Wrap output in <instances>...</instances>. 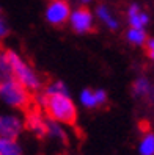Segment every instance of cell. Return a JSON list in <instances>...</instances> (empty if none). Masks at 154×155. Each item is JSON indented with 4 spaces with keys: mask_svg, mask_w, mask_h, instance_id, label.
<instances>
[{
    "mask_svg": "<svg viewBox=\"0 0 154 155\" xmlns=\"http://www.w3.org/2000/svg\"><path fill=\"white\" fill-rule=\"evenodd\" d=\"M24 125H25V130H29L32 135L36 136V138H46L47 116L36 105H32L29 110H25Z\"/></svg>",
    "mask_w": 154,
    "mask_h": 155,
    "instance_id": "277c9868",
    "label": "cell"
},
{
    "mask_svg": "<svg viewBox=\"0 0 154 155\" xmlns=\"http://www.w3.org/2000/svg\"><path fill=\"white\" fill-rule=\"evenodd\" d=\"M0 99L16 110H29L33 105V96L24 85H21L16 78L0 81Z\"/></svg>",
    "mask_w": 154,
    "mask_h": 155,
    "instance_id": "3957f363",
    "label": "cell"
},
{
    "mask_svg": "<svg viewBox=\"0 0 154 155\" xmlns=\"http://www.w3.org/2000/svg\"><path fill=\"white\" fill-rule=\"evenodd\" d=\"M80 104L88 110H93V108L102 107L107 104V93L104 89H84L80 93Z\"/></svg>",
    "mask_w": 154,
    "mask_h": 155,
    "instance_id": "ba28073f",
    "label": "cell"
},
{
    "mask_svg": "<svg viewBox=\"0 0 154 155\" xmlns=\"http://www.w3.org/2000/svg\"><path fill=\"white\" fill-rule=\"evenodd\" d=\"M128 22L132 28H145L149 22V16L146 11L142 10V6L137 3H132L128 8Z\"/></svg>",
    "mask_w": 154,
    "mask_h": 155,
    "instance_id": "9c48e42d",
    "label": "cell"
},
{
    "mask_svg": "<svg viewBox=\"0 0 154 155\" xmlns=\"http://www.w3.org/2000/svg\"><path fill=\"white\" fill-rule=\"evenodd\" d=\"M145 47H146V55L149 60L154 61V38H148L145 42Z\"/></svg>",
    "mask_w": 154,
    "mask_h": 155,
    "instance_id": "d6986e66",
    "label": "cell"
},
{
    "mask_svg": "<svg viewBox=\"0 0 154 155\" xmlns=\"http://www.w3.org/2000/svg\"><path fill=\"white\" fill-rule=\"evenodd\" d=\"M96 16L107 28H110V30L118 28V21H116V17L112 14V11L108 10L105 5H98L96 6Z\"/></svg>",
    "mask_w": 154,
    "mask_h": 155,
    "instance_id": "8fae6325",
    "label": "cell"
},
{
    "mask_svg": "<svg viewBox=\"0 0 154 155\" xmlns=\"http://www.w3.org/2000/svg\"><path fill=\"white\" fill-rule=\"evenodd\" d=\"M139 153L140 155H154V133L146 132L139 141Z\"/></svg>",
    "mask_w": 154,
    "mask_h": 155,
    "instance_id": "9a60e30c",
    "label": "cell"
},
{
    "mask_svg": "<svg viewBox=\"0 0 154 155\" xmlns=\"http://www.w3.org/2000/svg\"><path fill=\"white\" fill-rule=\"evenodd\" d=\"M69 24L71 28L76 33L85 35V33H91L94 30V17L93 13L85 6H80L77 10H74L69 14Z\"/></svg>",
    "mask_w": 154,
    "mask_h": 155,
    "instance_id": "8992f818",
    "label": "cell"
},
{
    "mask_svg": "<svg viewBox=\"0 0 154 155\" xmlns=\"http://www.w3.org/2000/svg\"><path fill=\"white\" fill-rule=\"evenodd\" d=\"M149 96H151V97L154 99V88H151V93H149Z\"/></svg>",
    "mask_w": 154,
    "mask_h": 155,
    "instance_id": "44dd1931",
    "label": "cell"
},
{
    "mask_svg": "<svg viewBox=\"0 0 154 155\" xmlns=\"http://www.w3.org/2000/svg\"><path fill=\"white\" fill-rule=\"evenodd\" d=\"M0 155H24V150L17 140L0 138Z\"/></svg>",
    "mask_w": 154,
    "mask_h": 155,
    "instance_id": "7c38bea8",
    "label": "cell"
},
{
    "mask_svg": "<svg viewBox=\"0 0 154 155\" xmlns=\"http://www.w3.org/2000/svg\"><path fill=\"white\" fill-rule=\"evenodd\" d=\"M24 130V117L17 114H0V138L19 140Z\"/></svg>",
    "mask_w": 154,
    "mask_h": 155,
    "instance_id": "5b68a950",
    "label": "cell"
},
{
    "mask_svg": "<svg viewBox=\"0 0 154 155\" xmlns=\"http://www.w3.org/2000/svg\"><path fill=\"white\" fill-rule=\"evenodd\" d=\"M5 53H6L8 61H10L13 77L19 81L21 85H24L30 93H39L43 89V81H41L39 75L36 74V71L16 50L5 49Z\"/></svg>",
    "mask_w": 154,
    "mask_h": 155,
    "instance_id": "7a4b0ae2",
    "label": "cell"
},
{
    "mask_svg": "<svg viewBox=\"0 0 154 155\" xmlns=\"http://www.w3.org/2000/svg\"><path fill=\"white\" fill-rule=\"evenodd\" d=\"M151 83L148 78L145 77H139L135 78V81L132 83V94L135 97H145V96H149L151 93Z\"/></svg>",
    "mask_w": 154,
    "mask_h": 155,
    "instance_id": "5bb4252c",
    "label": "cell"
},
{
    "mask_svg": "<svg viewBox=\"0 0 154 155\" xmlns=\"http://www.w3.org/2000/svg\"><path fill=\"white\" fill-rule=\"evenodd\" d=\"M10 78H14L10 61L6 58L5 50H0V81H5V80H10Z\"/></svg>",
    "mask_w": 154,
    "mask_h": 155,
    "instance_id": "2e32d148",
    "label": "cell"
},
{
    "mask_svg": "<svg viewBox=\"0 0 154 155\" xmlns=\"http://www.w3.org/2000/svg\"><path fill=\"white\" fill-rule=\"evenodd\" d=\"M43 93L44 94H69V89H68V86L63 83V81L55 80V81H50Z\"/></svg>",
    "mask_w": 154,
    "mask_h": 155,
    "instance_id": "e0dca14e",
    "label": "cell"
},
{
    "mask_svg": "<svg viewBox=\"0 0 154 155\" xmlns=\"http://www.w3.org/2000/svg\"><path fill=\"white\" fill-rule=\"evenodd\" d=\"M46 138L47 140H52V141H57V143H61V144H66L68 143V130L66 127L50 119V117H47V130H46Z\"/></svg>",
    "mask_w": 154,
    "mask_h": 155,
    "instance_id": "30bf717a",
    "label": "cell"
},
{
    "mask_svg": "<svg viewBox=\"0 0 154 155\" xmlns=\"http://www.w3.org/2000/svg\"><path fill=\"white\" fill-rule=\"evenodd\" d=\"M33 105L41 108L47 117L63 125H74L77 121V107L69 94H44L39 91L33 97Z\"/></svg>",
    "mask_w": 154,
    "mask_h": 155,
    "instance_id": "6da1fadb",
    "label": "cell"
},
{
    "mask_svg": "<svg viewBox=\"0 0 154 155\" xmlns=\"http://www.w3.org/2000/svg\"><path fill=\"white\" fill-rule=\"evenodd\" d=\"M126 39H128L129 44L142 47L148 39V35L145 31V28H132V27H129V30L126 31Z\"/></svg>",
    "mask_w": 154,
    "mask_h": 155,
    "instance_id": "4fadbf2b",
    "label": "cell"
},
{
    "mask_svg": "<svg viewBox=\"0 0 154 155\" xmlns=\"http://www.w3.org/2000/svg\"><path fill=\"white\" fill-rule=\"evenodd\" d=\"M8 35H10V25H8L6 17L2 11V8H0V41L5 39Z\"/></svg>",
    "mask_w": 154,
    "mask_h": 155,
    "instance_id": "ac0fdd59",
    "label": "cell"
},
{
    "mask_svg": "<svg viewBox=\"0 0 154 155\" xmlns=\"http://www.w3.org/2000/svg\"><path fill=\"white\" fill-rule=\"evenodd\" d=\"M71 8L68 0H49L46 6V21L55 27H60L68 22Z\"/></svg>",
    "mask_w": 154,
    "mask_h": 155,
    "instance_id": "52a82bcc",
    "label": "cell"
},
{
    "mask_svg": "<svg viewBox=\"0 0 154 155\" xmlns=\"http://www.w3.org/2000/svg\"><path fill=\"white\" fill-rule=\"evenodd\" d=\"M91 2H93V0H80V3H82V5H90Z\"/></svg>",
    "mask_w": 154,
    "mask_h": 155,
    "instance_id": "ffe728a7",
    "label": "cell"
}]
</instances>
